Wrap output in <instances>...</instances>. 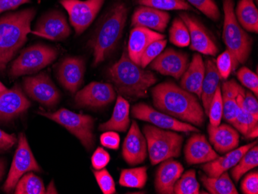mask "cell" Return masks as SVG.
<instances>
[{
  "label": "cell",
  "instance_id": "36",
  "mask_svg": "<svg viewBox=\"0 0 258 194\" xmlns=\"http://www.w3.org/2000/svg\"><path fill=\"white\" fill-rule=\"evenodd\" d=\"M200 183L197 179L196 171L190 169L182 174L174 186L175 194H198L200 193Z\"/></svg>",
  "mask_w": 258,
  "mask_h": 194
},
{
  "label": "cell",
  "instance_id": "1",
  "mask_svg": "<svg viewBox=\"0 0 258 194\" xmlns=\"http://www.w3.org/2000/svg\"><path fill=\"white\" fill-rule=\"evenodd\" d=\"M155 108L196 126H202L206 114L197 97L172 81L159 84L152 90Z\"/></svg>",
  "mask_w": 258,
  "mask_h": 194
},
{
  "label": "cell",
  "instance_id": "10",
  "mask_svg": "<svg viewBox=\"0 0 258 194\" xmlns=\"http://www.w3.org/2000/svg\"><path fill=\"white\" fill-rule=\"evenodd\" d=\"M105 0H60L69 15L70 22L77 35H81L96 18Z\"/></svg>",
  "mask_w": 258,
  "mask_h": 194
},
{
  "label": "cell",
  "instance_id": "45",
  "mask_svg": "<svg viewBox=\"0 0 258 194\" xmlns=\"http://www.w3.org/2000/svg\"><path fill=\"white\" fill-rule=\"evenodd\" d=\"M95 179L100 189L104 194H114L116 192L114 179L106 169L94 171Z\"/></svg>",
  "mask_w": 258,
  "mask_h": 194
},
{
  "label": "cell",
  "instance_id": "13",
  "mask_svg": "<svg viewBox=\"0 0 258 194\" xmlns=\"http://www.w3.org/2000/svg\"><path fill=\"white\" fill-rule=\"evenodd\" d=\"M71 33L72 30L66 16L58 10H52L45 13L39 19L33 30L34 35L53 41L64 40Z\"/></svg>",
  "mask_w": 258,
  "mask_h": 194
},
{
  "label": "cell",
  "instance_id": "7",
  "mask_svg": "<svg viewBox=\"0 0 258 194\" xmlns=\"http://www.w3.org/2000/svg\"><path fill=\"white\" fill-rule=\"evenodd\" d=\"M58 50L47 45L37 43L24 49L10 66V75L18 78L33 75L53 63L58 56Z\"/></svg>",
  "mask_w": 258,
  "mask_h": 194
},
{
  "label": "cell",
  "instance_id": "6",
  "mask_svg": "<svg viewBox=\"0 0 258 194\" xmlns=\"http://www.w3.org/2000/svg\"><path fill=\"white\" fill-rule=\"evenodd\" d=\"M223 7L224 12L223 40L227 50L237 57L239 63H244L251 52L252 39L237 21L233 0H223Z\"/></svg>",
  "mask_w": 258,
  "mask_h": 194
},
{
  "label": "cell",
  "instance_id": "20",
  "mask_svg": "<svg viewBox=\"0 0 258 194\" xmlns=\"http://www.w3.org/2000/svg\"><path fill=\"white\" fill-rule=\"evenodd\" d=\"M185 159L188 165L207 163L218 157L204 135L194 134L187 141L184 149Z\"/></svg>",
  "mask_w": 258,
  "mask_h": 194
},
{
  "label": "cell",
  "instance_id": "46",
  "mask_svg": "<svg viewBox=\"0 0 258 194\" xmlns=\"http://www.w3.org/2000/svg\"><path fill=\"white\" fill-rule=\"evenodd\" d=\"M240 189L244 194L258 193L257 171L251 172L246 175L240 184Z\"/></svg>",
  "mask_w": 258,
  "mask_h": 194
},
{
  "label": "cell",
  "instance_id": "25",
  "mask_svg": "<svg viewBox=\"0 0 258 194\" xmlns=\"http://www.w3.org/2000/svg\"><path fill=\"white\" fill-rule=\"evenodd\" d=\"M256 143L257 142L255 141L245 146L236 148L231 151L227 152L225 156H220V157L218 156L212 161L205 163L201 168L205 172L207 176L210 177H217L235 166L240 161V159L245 153L248 151L250 148L256 145Z\"/></svg>",
  "mask_w": 258,
  "mask_h": 194
},
{
  "label": "cell",
  "instance_id": "38",
  "mask_svg": "<svg viewBox=\"0 0 258 194\" xmlns=\"http://www.w3.org/2000/svg\"><path fill=\"white\" fill-rule=\"evenodd\" d=\"M138 4L145 7L163 10H192V7L185 0H137Z\"/></svg>",
  "mask_w": 258,
  "mask_h": 194
},
{
  "label": "cell",
  "instance_id": "21",
  "mask_svg": "<svg viewBox=\"0 0 258 194\" xmlns=\"http://www.w3.org/2000/svg\"><path fill=\"white\" fill-rule=\"evenodd\" d=\"M160 163L156 171L155 189L157 193L172 194L175 182L183 173V166L173 158Z\"/></svg>",
  "mask_w": 258,
  "mask_h": 194
},
{
  "label": "cell",
  "instance_id": "40",
  "mask_svg": "<svg viewBox=\"0 0 258 194\" xmlns=\"http://www.w3.org/2000/svg\"><path fill=\"white\" fill-rule=\"evenodd\" d=\"M189 5L196 7L210 20L218 21L220 12L215 0H185Z\"/></svg>",
  "mask_w": 258,
  "mask_h": 194
},
{
  "label": "cell",
  "instance_id": "35",
  "mask_svg": "<svg viewBox=\"0 0 258 194\" xmlns=\"http://www.w3.org/2000/svg\"><path fill=\"white\" fill-rule=\"evenodd\" d=\"M46 192L42 179L32 173L23 175L15 187L16 194H43Z\"/></svg>",
  "mask_w": 258,
  "mask_h": 194
},
{
  "label": "cell",
  "instance_id": "9",
  "mask_svg": "<svg viewBox=\"0 0 258 194\" xmlns=\"http://www.w3.org/2000/svg\"><path fill=\"white\" fill-rule=\"evenodd\" d=\"M30 171L40 172V167L33 156L25 135L20 134L18 147L12 163L8 177L4 185V190L10 192L15 189L17 182L25 173Z\"/></svg>",
  "mask_w": 258,
  "mask_h": 194
},
{
  "label": "cell",
  "instance_id": "48",
  "mask_svg": "<svg viewBox=\"0 0 258 194\" xmlns=\"http://www.w3.org/2000/svg\"><path fill=\"white\" fill-rule=\"evenodd\" d=\"M101 145L111 150H118L120 145V136L114 131L104 132L100 138Z\"/></svg>",
  "mask_w": 258,
  "mask_h": 194
},
{
  "label": "cell",
  "instance_id": "18",
  "mask_svg": "<svg viewBox=\"0 0 258 194\" xmlns=\"http://www.w3.org/2000/svg\"><path fill=\"white\" fill-rule=\"evenodd\" d=\"M147 142L137 122L133 120L122 146V156L131 166L141 164L147 157Z\"/></svg>",
  "mask_w": 258,
  "mask_h": 194
},
{
  "label": "cell",
  "instance_id": "49",
  "mask_svg": "<svg viewBox=\"0 0 258 194\" xmlns=\"http://www.w3.org/2000/svg\"><path fill=\"white\" fill-rule=\"evenodd\" d=\"M17 143L15 135L8 134L0 130V153L7 152Z\"/></svg>",
  "mask_w": 258,
  "mask_h": 194
},
{
  "label": "cell",
  "instance_id": "31",
  "mask_svg": "<svg viewBox=\"0 0 258 194\" xmlns=\"http://www.w3.org/2000/svg\"><path fill=\"white\" fill-rule=\"evenodd\" d=\"M201 180L204 187L212 194H238L237 188L230 179L227 172L217 177L202 175Z\"/></svg>",
  "mask_w": 258,
  "mask_h": 194
},
{
  "label": "cell",
  "instance_id": "51",
  "mask_svg": "<svg viewBox=\"0 0 258 194\" xmlns=\"http://www.w3.org/2000/svg\"><path fill=\"white\" fill-rule=\"evenodd\" d=\"M6 163L4 159L0 158V181L2 180L4 174H5Z\"/></svg>",
  "mask_w": 258,
  "mask_h": 194
},
{
  "label": "cell",
  "instance_id": "27",
  "mask_svg": "<svg viewBox=\"0 0 258 194\" xmlns=\"http://www.w3.org/2000/svg\"><path fill=\"white\" fill-rule=\"evenodd\" d=\"M129 114L130 105L128 102L121 95H119L116 101L111 118L106 122L100 124L98 130L102 132L114 131L124 133L127 131L130 124Z\"/></svg>",
  "mask_w": 258,
  "mask_h": 194
},
{
  "label": "cell",
  "instance_id": "34",
  "mask_svg": "<svg viewBox=\"0 0 258 194\" xmlns=\"http://www.w3.org/2000/svg\"><path fill=\"white\" fill-rule=\"evenodd\" d=\"M258 166V146L255 145L250 148L242 156L240 161L233 166L231 171L232 177L236 182L240 180V178L247 172L256 168Z\"/></svg>",
  "mask_w": 258,
  "mask_h": 194
},
{
  "label": "cell",
  "instance_id": "42",
  "mask_svg": "<svg viewBox=\"0 0 258 194\" xmlns=\"http://www.w3.org/2000/svg\"><path fill=\"white\" fill-rule=\"evenodd\" d=\"M167 44V40L166 38L162 40H155L148 46L147 48L143 52L140 60L141 68H146L151 62L163 51Z\"/></svg>",
  "mask_w": 258,
  "mask_h": 194
},
{
  "label": "cell",
  "instance_id": "5",
  "mask_svg": "<svg viewBox=\"0 0 258 194\" xmlns=\"http://www.w3.org/2000/svg\"><path fill=\"white\" fill-rule=\"evenodd\" d=\"M143 133L147 142L151 164L155 166L166 159L180 156L183 143L181 135L151 124L145 125Z\"/></svg>",
  "mask_w": 258,
  "mask_h": 194
},
{
  "label": "cell",
  "instance_id": "14",
  "mask_svg": "<svg viewBox=\"0 0 258 194\" xmlns=\"http://www.w3.org/2000/svg\"><path fill=\"white\" fill-rule=\"evenodd\" d=\"M179 18L185 23L189 30L190 43L189 48L202 54L215 56L218 47L211 33L196 17L185 12L179 14Z\"/></svg>",
  "mask_w": 258,
  "mask_h": 194
},
{
  "label": "cell",
  "instance_id": "52",
  "mask_svg": "<svg viewBox=\"0 0 258 194\" xmlns=\"http://www.w3.org/2000/svg\"><path fill=\"white\" fill-rule=\"evenodd\" d=\"M7 87H6L2 82H0V95L4 93V91H7Z\"/></svg>",
  "mask_w": 258,
  "mask_h": 194
},
{
  "label": "cell",
  "instance_id": "22",
  "mask_svg": "<svg viewBox=\"0 0 258 194\" xmlns=\"http://www.w3.org/2000/svg\"><path fill=\"white\" fill-rule=\"evenodd\" d=\"M170 20V15L166 11L141 6L135 10L132 17V26L150 29L154 31L164 32Z\"/></svg>",
  "mask_w": 258,
  "mask_h": 194
},
{
  "label": "cell",
  "instance_id": "32",
  "mask_svg": "<svg viewBox=\"0 0 258 194\" xmlns=\"http://www.w3.org/2000/svg\"><path fill=\"white\" fill-rule=\"evenodd\" d=\"M258 118H255L250 113L247 112L238 104L237 116L233 125L237 131L247 139H256L258 136Z\"/></svg>",
  "mask_w": 258,
  "mask_h": 194
},
{
  "label": "cell",
  "instance_id": "15",
  "mask_svg": "<svg viewBox=\"0 0 258 194\" xmlns=\"http://www.w3.org/2000/svg\"><path fill=\"white\" fill-rule=\"evenodd\" d=\"M115 98V90L111 84L93 82L76 92L75 101L79 107L98 108L109 105Z\"/></svg>",
  "mask_w": 258,
  "mask_h": 194
},
{
  "label": "cell",
  "instance_id": "4",
  "mask_svg": "<svg viewBox=\"0 0 258 194\" xmlns=\"http://www.w3.org/2000/svg\"><path fill=\"white\" fill-rule=\"evenodd\" d=\"M37 14L34 8L23 9L0 17V72L4 71L33 33L31 23Z\"/></svg>",
  "mask_w": 258,
  "mask_h": 194
},
{
  "label": "cell",
  "instance_id": "17",
  "mask_svg": "<svg viewBox=\"0 0 258 194\" xmlns=\"http://www.w3.org/2000/svg\"><path fill=\"white\" fill-rule=\"evenodd\" d=\"M189 66L188 55L172 48L163 50L150 63L152 69L165 76L180 79Z\"/></svg>",
  "mask_w": 258,
  "mask_h": 194
},
{
  "label": "cell",
  "instance_id": "29",
  "mask_svg": "<svg viewBox=\"0 0 258 194\" xmlns=\"http://www.w3.org/2000/svg\"><path fill=\"white\" fill-rule=\"evenodd\" d=\"M241 86L237 84L235 80H230L224 82L222 86L221 95L223 101V118L233 124L238 111L237 96Z\"/></svg>",
  "mask_w": 258,
  "mask_h": 194
},
{
  "label": "cell",
  "instance_id": "33",
  "mask_svg": "<svg viewBox=\"0 0 258 194\" xmlns=\"http://www.w3.org/2000/svg\"><path fill=\"white\" fill-rule=\"evenodd\" d=\"M147 167L131 168L122 169L119 178V184L121 186L142 189L147 182Z\"/></svg>",
  "mask_w": 258,
  "mask_h": 194
},
{
  "label": "cell",
  "instance_id": "11",
  "mask_svg": "<svg viewBox=\"0 0 258 194\" xmlns=\"http://www.w3.org/2000/svg\"><path fill=\"white\" fill-rule=\"evenodd\" d=\"M132 115L135 118L147 121L155 126L163 130L182 133H199L200 131L192 124L179 121L145 103L134 105L132 109Z\"/></svg>",
  "mask_w": 258,
  "mask_h": 194
},
{
  "label": "cell",
  "instance_id": "12",
  "mask_svg": "<svg viewBox=\"0 0 258 194\" xmlns=\"http://www.w3.org/2000/svg\"><path fill=\"white\" fill-rule=\"evenodd\" d=\"M23 85L30 98L48 108H53L60 101V92L46 72L26 77L23 78Z\"/></svg>",
  "mask_w": 258,
  "mask_h": 194
},
{
  "label": "cell",
  "instance_id": "16",
  "mask_svg": "<svg viewBox=\"0 0 258 194\" xmlns=\"http://www.w3.org/2000/svg\"><path fill=\"white\" fill-rule=\"evenodd\" d=\"M85 68L82 57L68 56L58 66L56 78L65 89L75 94L83 84Z\"/></svg>",
  "mask_w": 258,
  "mask_h": 194
},
{
  "label": "cell",
  "instance_id": "41",
  "mask_svg": "<svg viewBox=\"0 0 258 194\" xmlns=\"http://www.w3.org/2000/svg\"><path fill=\"white\" fill-rule=\"evenodd\" d=\"M223 101H222L221 88L219 86L216 91L209 108L208 117L210 124L213 126H218L223 118Z\"/></svg>",
  "mask_w": 258,
  "mask_h": 194
},
{
  "label": "cell",
  "instance_id": "50",
  "mask_svg": "<svg viewBox=\"0 0 258 194\" xmlns=\"http://www.w3.org/2000/svg\"><path fill=\"white\" fill-rule=\"evenodd\" d=\"M31 0H0V14L16 10L20 6L30 4Z\"/></svg>",
  "mask_w": 258,
  "mask_h": 194
},
{
  "label": "cell",
  "instance_id": "39",
  "mask_svg": "<svg viewBox=\"0 0 258 194\" xmlns=\"http://www.w3.org/2000/svg\"><path fill=\"white\" fill-rule=\"evenodd\" d=\"M238 64L239 62L237 57L227 49L224 53L219 55L216 65L220 79L227 80L231 72L237 68Z\"/></svg>",
  "mask_w": 258,
  "mask_h": 194
},
{
  "label": "cell",
  "instance_id": "44",
  "mask_svg": "<svg viewBox=\"0 0 258 194\" xmlns=\"http://www.w3.org/2000/svg\"><path fill=\"white\" fill-rule=\"evenodd\" d=\"M237 78L240 83L248 88L252 93L257 98L258 95V77L256 74L253 73L249 68L243 67L240 68L237 73Z\"/></svg>",
  "mask_w": 258,
  "mask_h": 194
},
{
  "label": "cell",
  "instance_id": "24",
  "mask_svg": "<svg viewBox=\"0 0 258 194\" xmlns=\"http://www.w3.org/2000/svg\"><path fill=\"white\" fill-rule=\"evenodd\" d=\"M207 130L210 143L214 146L215 151L223 154L234 150L238 146L240 140L238 132L229 124L213 126L210 124Z\"/></svg>",
  "mask_w": 258,
  "mask_h": 194
},
{
  "label": "cell",
  "instance_id": "19",
  "mask_svg": "<svg viewBox=\"0 0 258 194\" xmlns=\"http://www.w3.org/2000/svg\"><path fill=\"white\" fill-rule=\"evenodd\" d=\"M30 102L21 88L15 85L0 95V121H8L25 112Z\"/></svg>",
  "mask_w": 258,
  "mask_h": 194
},
{
  "label": "cell",
  "instance_id": "30",
  "mask_svg": "<svg viewBox=\"0 0 258 194\" xmlns=\"http://www.w3.org/2000/svg\"><path fill=\"white\" fill-rule=\"evenodd\" d=\"M235 15L242 28L250 33H257L258 10L253 0H240Z\"/></svg>",
  "mask_w": 258,
  "mask_h": 194
},
{
  "label": "cell",
  "instance_id": "23",
  "mask_svg": "<svg viewBox=\"0 0 258 194\" xmlns=\"http://www.w3.org/2000/svg\"><path fill=\"white\" fill-rule=\"evenodd\" d=\"M166 38L159 32L154 31L146 27H136L133 29L129 36L127 51L128 56L136 64L140 66V60L143 52L148 46L155 40Z\"/></svg>",
  "mask_w": 258,
  "mask_h": 194
},
{
  "label": "cell",
  "instance_id": "47",
  "mask_svg": "<svg viewBox=\"0 0 258 194\" xmlns=\"http://www.w3.org/2000/svg\"><path fill=\"white\" fill-rule=\"evenodd\" d=\"M110 160H111V157L109 153L103 148L98 147L97 148L95 153H93L91 157V164L96 170H100L106 167Z\"/></svg>",
  "mask_w": 258,
  "mask_h": 194
},
{
  "label": "cell",
  "instance_id": "3",
  "mask_svg": "<svg viewBox=\"0 0 258 194\" xmlns=\"http://www.w3.org/2000/svg\"><path fill=\"white\" fill-rule=\"evenodd\" d=\"M108 76L116 91L126 98H146L148 89L157 82L156 75L145 70L129 57L124 49L119 60L108 69Z\"/></svg>",
  "mask_w": 258,
  "mask_h": 194
},
{
  "label": "cell",
  "instance_id": "2",
  "mask_svg": "<svg viewBox=\"0 0 258 194\" xmlns=\"http://www.w3.org/2000/svg\"><path fill=\"white\" fill-rule=\"evenodd\" d=\"M127 18V7L114 3L103 16L88 45L93 51V65L98 66L114 51L119 43Z\"/></svg>",
  "mask_w": 258,
  "mask_h": 194
},
{
  "label": "cell",
  "instance_id": "37",
  "mask_svg": "<svg viewBox=\"0 0 258 194\" xmlns=\"http://www.w3.org/2000/svg\"><path fill=\"white\" fill-rule=\"evenodd\" d=\"M169 40L171 43L179 47L189 46L190 37L189 30L180 18H175L172 22V27L169 30Z\"/></svg>",
  "mask_w": 258,
  "mask_h": 194
},
{
  "label": "cell",
  "instance_id": "43",
  "mask_svg": "<svg viewBox=\"0 0 258 194\" xmlns=\"http://www.w3.org/2000/svg\"><path fill=\"white\" fill-rule=\"evenodd\" d=\"M237 102L244 111L258 118L257 98L251 91H245L241 87L237 96Z\"/></svg>",
  "mask_w": 258,
  "mask_h": 194
},
{
  "label": "cell",
  "instance_id": "8",
  "mask_svg": "<svg viewBox=\"0 0 258 194\" xmlns=\"http://www.w3.org/2000/svg\"><path fill=\"white\" fill-rule=\"evenodd\" d=\"M38 114L64 127L79 140L88 151L92 149L95 141L93 133L95 120L92 117L78 114L66 108H60L55 112L38 111Z\"/></svg>",
  "mask_w": 258,
  "mask_h": 194
},
{
  "label": "cell",
  "instance_id": "28",
  "mask_svg": "<svg viewBox=\"0 0 258 194\" xmlns=\"http://www.w3.org/2000/svg\"><path fill=\"white\" fill-rule=\"evenodd\" d=\"M220 80L215 61L212 59H209L205 64V76L203 81L201 97L206 115H208L209 108L219 87Z\"/></svg>",
  "mask_w": 258,
  "mask_h": 194
},
{
  "label": "cell",
  "instance_id": "26",
  "mask_svg": "<svg viewBox=\"0 0 258 194\" xmlns=\"http://www.w3.org/2000/svg\"><path fill=\"white\" fill-rule=\"evenodd\" d=\"M204 76L205 63L201 55L196 53L192 56V61L189 63V66L181 77V88L190 93L195 94L198 98H201Z\"/></svg>",
  "mask_w": 258,
  "mask_h": 194
}]
</instances>
